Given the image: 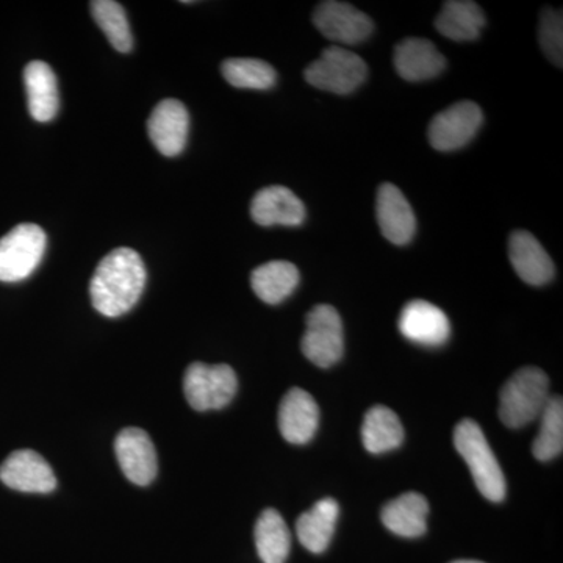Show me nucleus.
I'll return each mask as SVG.
<instances>
[{
  "label": "nucleus",
  "mask_w": 563,
  "mask_h": 563,
  "mask_svg": "<svg viewBox=\"0 0 563 563\" xmlns=\"http://www.w3.org/2000/svg\"><path fill=\"white\" fill-rule=\"evenodd\" d=\"M146 279V266L139 252L131 247H118L102 258L92 274V306L103 317H121L139 302Z\"/></svg>",
  "instance_id": "nucleus-1"
},
{
  "label": "nucleus",
  "mask_w": 563,
  "mask_h": 563,
  "mask_svg": "<svg viewBox=\"0 0 563 563\" xmlns=\"http://www.w3.org/2000/svg\"><path fill=\"white\" fill-rule=\"evenodd\" d=\"M550 398V380L542 369H518L499 395V418L507 428H525L539 420Z\"/></svg>",
  "instance_id": "nucleus-2"
},
{
  "label": "nucleus",
  "mask_w": 563,
  "mask_h": 563,
  "mask_svg": "<svg viewBox=\"0 0 563 563\" xmlns=\"http://www.w3.org/2000/svg\"><path fill=\"white\" fill-rule=\"evenodd\" d=\"M454 444L457 453L470 466L481 495L488 501H503L506 498V477L481 426L470 418L459 422L455 426Z\"/></svg>",
  "instance_id": "nucleus-3"
},
{
  "label": "nucleus",
  "mask_w": 563,
  "mask_h": 563,
  "mask_svg": "<svg viewBox=\"0 0 563 563\" xmlns=\"http://www.w3.org/2000/svg\"><path fill=\"white\" fill-rule=\"evenodd\" d=\"M303 76L318 90L351 95L366 80L368 66L354 52L331 46L322 51L318 60L307 66Z\"/></svg>",
  "instance_id": "nucleus-4"
},
{
  "label": "nucleus",
  "mask_w": 563,
  "mask_h": 563,
  "mask_svg": "<svg viewBox=\"0 0 563 563\" xmlns=\"http://www.w3.org/2000/svg\"><path fill=\"white\" fill-rule=\"evenodd\" d=\"M47 236L36 224H20L0 240V282L13 284L32 276L43 261Z\"/></svg>",
  "instance_id": "nucleus-5"
},
{
  "label": "nucleus",
  "mask_w": 563,
  "mask_h": 563,
  "mask_svg": "<svg viewBox=\"0 0 563 563\" xmlns=\"http://www.w3.org/2000/svg\"><path fill=\"white\" fill-rule=\"evenodd\" d=\"M236 388L239 379L229 365H206L196 362L188 366L185 373V398L198 412L220 410L228 406L235 396Z\"/></svg>",
  "instance_id": "nucleus-6"
},
{
  "label": "nucleus",
  "mask_w": 563,
  "mask_h": 563,
  "mask_svg": "<svg viewBox=\"0 0 563 563\" xmlns=\"http://www.w3.org/2000/svg\"><path fill=\"white\" fill-rule=\"evenodd\" d=\"M301 350L313 365L331 368L344 352L343 322L332 306H314L306 318Z\"/></svg>",
  "instance_id": "nucleus-7"
},
{
  "label": "nucleus",
  "mask_w": 563,
  "mask_h": 563,
  "mask_svg": "<svg viewBox=\"0 0 563 563\" xmlns=\"http://www.w3.org/2000/svg\"><path fill=\"white\" fill-rule=\"evenodd\" d=\"M484 114L477 103L463 101L437 114L429 124V143L433 150L450 152L466 146L479 132Z\"/></svg>",
  "instance_id": "nucleus-8"
},
{
  "label": "nucleus",
  "mask_w": 563,
  "mask_h": 563,
  "mask_svg": "<svg viewBox=\"0 0 563 563\" xmlns=\"http://www.w3.org/2000/svg\"><path fill=\"white\" fill-rule=\"evenodd\" d=\"M313 24L325 38L340 44H361L372 36L373 21L351 3L328 0L313 11Z\"/></svg>",
  "instance_id": "nucleus-9"
},
{
  "label": "nucleus",
  "mask_w": 563,
  "mask_h": 563,
  "mask_svg": "<svg viewBox=\"0 0 563 563\" xmlns=\"http://www.w3.org/2000/svg\"><path fill=\"white\" fill-rule=\"evenodd\" d=\"M190 114L184 103L166 99L155 107L147 121V133L157 151L165 157H176L187 146Z\"/></svg>",
  "instance_id": "nucleus-10"
},
{
  "label": "nucleus",
  "mask_w": 563,
  "mask_h": 563,
  "mask_svg": "<svg viewBox=\"0 0 563 563\" xmlns=\"http://www.w3.org/2000/svg\"><path fill=\"white\" fill-rule=\"evenodd\" d=\"M114 453L122 473L131 483L150 485L157 476V453L146 432L129 428L118 433Z\"/></svg>",
  "instance_id": "nucleus-11"
},
{
  "label": "nucleus",
  "mask_w": 563,
  "mask_h": 563,
  "mask_svg": "<svg viewBox=\"0 0 563 563\" xmlns=\"http://www.w3.org/2000/svg\"><path fill=\"white\" fill-rule=\"evenodd\" d=\"M399 332L410 342L422 346H442L451 335L446 313L428 301H412L404 307L398 321Z\"/></svg>",
  "instance_id": "nucleus-12"
},
{
  "label": "nucleus",
  "mask_w": 563,
  "mask_h": 563,
  "mask_svg": "<svg viewBox=\"0 0 563 563\" xmlns=\"http://www.w3.org/2000/svg\"><path fill=\"white\" fill-rule=\"evenodd\" d=\"M0 481L22 493H51L57 487L49 463L31 450L10 454L0 466Z\"/></svg>",
  "instance_id": "nucleus-13"
},
{
  "label": "nucleus",
  "mask_w": 563,
  "mask_h": 563,
  "mask_svg": "<svg viewBox=\"0 0 563 563\" xmlns=\"http://www.w3.org/2000/svg\"><path fill=\"white\" fill-rule=\"evenodd\" d=\"M377 222L388 242L404 246L412 242L417 218L406 196L393 184H383L377 190Z\"/></svg>",
  "instance_id": "nucleus-14"
},
{
  "label": "nucleus",
  "mask_w": 563,
  "mask_h": 563,
  "mask_svg": "<svg viewBox=\"0 0 563 563\" xmlns=\"http://www.w3.org/2000/svg\"><path fill=\"white\" fill-rule=\"evenodd\" d=\"M320 424V409L313 396L302 388H291L282 399L279 429L291 444H306L313 439Z\"/></svg>",
  "instance_id": "nucleus-15"
},
{
  "label": "nucleus",
  "mask_w": 563,
  "mask_h": 563,
  "mask_svg": "<svg viewBox=\"0 0 563 563\" xmlns=\"http://www.w3.org/2000/svg\"><path fill=\"white\" fill-rule=\"evenodd\" d=\"M252 220L263 228L269 225H301L306 220V207L301 199L280 185L263 188L251 203Z\"/></svg>",
  "instance_id": "nucleus-16"
},
{
  "label": "nucleus",
  "mask_w": 563,
  "mask_h": 563,
  "mask_svg": "<svg viewBox=\"0 0 563 563\" xmlns=\"http://www.w3.org/2000/svg\"><path fill=\"white\" fill-rule=\"evenodd\" d=\"M509 258L526 284L540 287L554 277V263L531 232L515 231L509 239Z\"/></svg>",
  "instance_id": "nucleus-17"
},
{
  "label": "nucleus",
  "mask_w": 563,
  "mask_h": 563,
  "mask_svg": "<svg viewBox=\"0 0 563 563\" xmlns=\"http://www.w3.org/2000/svg\"><path fill=\"white\" fill-rule=\"evenodd\" d=\"M395 68L407 81L435 79L446 68V60L429 40L407 38L396 46Z\"/></svg>",
  "instance_id": "nucleus-18"
},
{
  "label": "nucleus",
  "mask_w": 563,
  "mask_h": 563,
  "mask_svg": "<svg viewBox=\"0 0 563 563\" xmlns=\"http://www.w3.org/2000/svg\"><path fill=\"white\" fill-rule=\"evenodd\" d=\"M24 85L27 91L29 111L38 122H49L60 109L57 77L47 63L32 62L24 69Z\"/></svg>",
  "instance_id": "nucleus-19"
},
{
  "label": "nucleus",
  "mask_w": 563,
  "mask_h": 563,
  "mask_svg": "<svg viewBox=\"0 0 563 563\" xmlns=\"http://www.w3.org/2000/svg\"><path fill=\"white\" fill-rule=\"evenodd\" d=\"M429 503L420 493H404L384 507L380 518L388 531L415 539L428 531Z\"/></svg>",
  "instance_id": "nucleus-20"
},
{
  "label": "nucleus",
  "mask_w": 563,
  "mask_h": 563,
  "mask_svg": "<svg viewBox=\"0 0 563 563\" xmlns=\"http://www.w3.org/2000/svg\"><path fill=\"white\" fill-rule=\"evenodd\" d=\"M339 514V503L332 498L321 499L312 509L303 512L296 523V533L302 547L313 554L324 553L335 531Z\"/></svg>",
  "instance_id": "nucleus-21"
},
{
  "label": "nucleus",
  "mask_w": 563,
  "mask_h": 563,
  "mask_svg": "<svg viewBox=\"0 0 563 563\" xmlns=\"http://www.w3.org/2000/svg\"><path fill=\"white\" fill-rule=\"evenodd\" d=\"M485 25L484 11L470 0H450L435 18V29L444 38L474 41L479 38Z\"/></svg>",
  "instance_id": "nucleus-22"
},
{
  "label": "nucleus",
  "mask_w": 563,
  "mask_h": 563,
  "mask_svg": "<svg viewBox=\"0 0 563 563\" xmlns=\"http://www.w3.org/2000/svg\"><path fill=\"white\" fill-rule=\"evenodd\" d=\"M362 442L372 454L388 453L401 446L404 428L398 415L385 406H374L362 424Z\"/></svg>",
  "instance_id": "nucleus-23"
},
{
  "label": "nucleus",
  "mask_w": 563,
  "mask_h": 563,
  "mask_svg": "<svg viewBox=\"0 0 563 563\" xmlns=\"http://www.w3.org/2000/svg\"><path fill=\"white\" fill-rule=\"evenodd\" d=\"M299 284V272L290 262L274 261L252 272L251 285L263 302L280 303L291 296Z\"/></svg>",
  "instance_id": "nucleus-24"
},
{
  "label": "nucleus",
  "mask_w": 563,
  "mask_h": 563,
  "mask_svg": "<svg viewBox=\"0 0 563 563\" xmlns=\"http://www.w3.org/2000/svg\"><path fill=\"white\" fill-rule=\"evenodd\" d=\"M255 547L263 563H285L291 548V533L282 515L263 510L255 525Z\"/></svg>",
  "instance_id": "nucleus-25"
},
{
  "label": "nucleus",
  "mask_w": 563,
  "mask_h": 563,
  "mask_svg": "<svg viewBox=\"0 0 563 563\" xmlns=\"http://www.w3.org/2000/svg\"><path fill=\"white\" fill-rule=\"evenodd\" d=\"M540 429L532 443L537 461H553L563 450V401L561 396H551L543 413L540 415Z\"/></svg>",
  "instance_id": "nucleus-26"
},
{
  "label": "nucleus",
  "mask_w": 563,
  "mask_h": 563,
  "mask_svg": "<svg viewBox=\"0 0 563 563\" xmlns=\"http://www.w3.org/2000/svg\"><path fill=\"white\" fill-rule=\"evenodd\" d=\"M221 70L229 85L244 90H269L277 80L273 66L257 58H229Z\"/></svg>",
  "instance_id": "nucleus-27"
},
{
  "label": "nucleus",
  "mask_w": 563,
  "mask_h": 563,
  "mask_svg": "<svg viewBox=\"0 0 563 563\" xmlns=\"http://www.w3.org/2000/svg\"><path fill=\"white\" fill-rule=\"evenodd\" d=\"M90 7L92 18L106 33L111 46L121 54L131 52L133 47L131 25L121 3L114 0H95Z\"/></svg>",
  "instance_id": "nucleus-28"
},
{
  "label": "nucleus",
  "mask_w": 563,
  "mask_h": 563,
  "mask_svg": "<svg viewBox=\"0 0 563 563\" xmlns=\"http://www.w3.org/2000/svg\"><path fill=\"white\" fill-rule=\"evenodd\" d=\"M539 40L543 54L562 68L563 65V18L561 10L544 9L540 16Z\"/></svg>",
  "instance_id": "nucleus-29"
},
{
  "label": "nucleus",
  "mask_w": 563,
  "mask_h": 563,
  "mask_svg": "<svg viewBox=\"0 0 563 563\" xmlns=\"http://www.w3.org/2000/svg\"><path fill=\"white\" fill-rule=\"evenodd\" d=\"M453 563H483V562H477V561H455Z\"/></svg>",
  "instance_id": "nucleus-30"
}]
</instances>
